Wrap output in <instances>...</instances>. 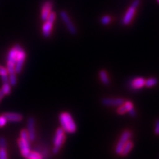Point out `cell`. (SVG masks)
<instances>
[{"mask_svg":"<svg viewBox=\"0 0 159 159\" xmlns=\"http://www.w3.org/2000/svg\"><path fill=\"white\" fill-rule=\"evenodd\" d=\"M155 134L156 135H159V120H157L156 122V126H155Z\"/></svg>","mask_w":159,"mask_h":159,"instance_id":"27","label":"cell"},{"mask_svg":"<svg viewBox=\"0 0 159 159\" xmlns=\"http://www.w3.org/2000/svg\"><path fill=\"white\" fill-rule=\"evenodd\" d=\"M55 19H56V13L54 11H52L42 26V33L45 38L50 36Z\"/></svg>","mask_w":159,"mask_h":159,"instance_id":"6","label":"cell"},{"mask_svg":"<svg viewBox=\"0 0 159 159\" xmlns=\"http://www.w3.org/2000/svg\"><path fill=\"white\" fill-rule=\"evenodd\" d=\"M158 83V80L157 79L152 77V78H149L147 80H145V86L147 87H152L156 85Z\"/></svg>","mask_w":159,"mask_h":159,"instance_id":"19","label":"cell"},{"mask_svg":"<svg viewBox=\"0 0 159 159\" xmlns=\"http://www.w3.org/2000/svg\"><path fill=\"white\" fill-rule=\"evenodd\" d=\"M132 136V134H131L130 131L129 130H125L124 133H123L121 138L119 139L118 143H117L116 147V154H121V152H122L123 147L124 145L126 144V142H128L129 139H130V137Z\"/></svg>","mask_w":159,"mask_h":159,"instance_id":"8","label":"cell"},{"mask_svg":"<svg viewBox=\"0 0 159 159\" xmlns=\"http://www.w3.org/2000/svg\"><path fill=\"white\" fill-rule=\"evenodd\" d=\"M145 85V80L143 77H136L133 79L130 82V88L138 90L143 88Z\"/></svg>","mask_w":159,"mask_h":159,"instance_id":"13","label":"cell"},{"mask_svg":"<svg viewBox=\"0 0 159 159\" xmlns=\"http://www.w3.org/2000/svg\"><path fill=\"white\" fill-rule=\"evenodd\" d=\"M3 115L7 119V122H20L23 119L22 115L20 114H16V113H5Z\"/></svg>","mask_w":159,"mask_h":159,"instance_id":"12","label":"cell"},{"mask_svg":"<svg viewBox=\"0 0 159 159\" xmlns=\"http://www.w3.org/2000/svg\"><path fill=\"white\" fill-rule=\"evenodd\" d=\"M140 3V0H134V1L131 3L130 7H129L128 10H127L126 13H125V14L122 18V25H129L131 22H132L133 19H134V18L135 16V14H136V10L139 7Z\"/></svg>","mask_w":159,"mask_h":159,"instance_id":"4","label":"cell"},{"mask_svg":"<svg viewBox=\"0 0 159 159\" xmlns=\"http://www.w3.org/2000/svg\"><path fill=\"white\" fill-rule=\"evenodd\" d=\"M60 17H61V20L63 21V22L65 24L67 30H68L69 33H71V35H75L77 33V30L76 27L74 24H73L72 21H71L70 17L68 13H66V11H62L60 13Z\"/></svg>","mask_w":159,"mask_h":159,"instance_id":"7","label":"cell"},{"mask_svg":"<svg viewBox=\"0 0 159 159\" xmlns=\"http://www.w3.org/2000/svg\"><path fill=\"white\" fill-rule=\"evenodd\" d=\"M7 119L5 118V116H4V115H1L0 116V128H3V127H5L6 124H7Z\"/></svg>","mask_w":159,"mask_h":159,"instance_id":"23","label":"cell"},{"mask_svg":"<svg viewBox=\"0 0 159 159\" xmlns=\"http://www.w3.org/2000/svg\"><path fill=\"white\" fill-rule=\"evenodd\" d=\"M156 1H157V2H158V3L159 4V0H156Z\"/></svg>","mask_w":159,"mask_h":159,"instance_id":"30","label":"cell"},{"mask_svg":"<svg viewBox=\"0 0 159 159\" xmlns=\"http://www.w3.org/2000/svg\"><path fill=\"white\" fill-rule=\"evenodd\" d=\"M30 139L27 134V130H21L20 132V139L18 140V144H19V149L21 150V156L25 158H27L30 152Z\"/></svg>","mask_w":159,"mask_h":159,"instance_id":"3","label":"cell"},{"mask_svg":"<svg viewBox=\"0 0 159 159\" xmlns=\"http://www.w3.org/2000/svg\"><path fill=\"white\" fill-rule=\"evenodd\" d=\"M124 105L126 108V110L130 114V116H136V111L134 110V105H133L132 102H130V101H126V102H124Z\"/></svg>","mask_w":159,"mask_h":159,"instance_id":"15","label":"cell"},{"mask_svg":"<svg viewBox=\"0 0 159 159\" xmlns=\"http://www.w3.org/2000/svg\"><path fill=\"white\" fill-rule=\"evenodd\" d=\"M99 77H100L101 81L104 85H108L110 83V80H109L108 75L105 70H101L99 71Z\"/></svg>","mask_w":159,"mask_h":159,"instance_id":"16","label":"cell"},{"mask_svg":"<svg viewBox=\"0 0 159 159\" xmlns=\"http://www.w3.org/2000/svg\"><path fill=\"white\" fill-rule=\"evenodd\" d=\"M26 59V52L19 44H16L10 49L7 55V71L8 75L19 74L22 70Z\"/></svg>","mask_w":159,"mask_h":159,"instance_id":"1","label":"cell"},{"mask_svg":"<svg viewBox=\"0 0 159 159\" xmlns=\"http://www.w3.org/2000/svg\"><path fill=\"white\" fill-rule=\"evenodd\" d=\"M53 7V2L51 0H47L44 2L43 3L42 6H41V19L43 21H45L47 19L49 15L50 14V13L52 10Z\"/></svg>","mask_w":159,"mask_h":159,"instance_id":"9","label":"cell"},{"mask_svg":"<svg viewBox=\"0 0 159 159\" xmlns=\"http://www.w3.org/2000/svg\"><path fill=\"white\" fill-rule=\"evenodd\" d=\"M2 90L4 94L5 95H9L11 93V85L9 83H3L2 87Z\"/></svg>","mask_w":159,"mask_h":159,"instance_id":"18","label":"cell"},{"mask_svg":"<svg viewBox=\"0 0 159 159\" xmlns=\"http://www.w3.org/2000/svg\"><path fill=\"white\" fill-rule=\"evenodd\" d=\"M5 95L4 94L3 91H2V89H0V102H1V100L3 99V97H5Z\"/></svg>","mask_w":159,"mask_h":159,"instance_id":"29","label":"cell"},{"mask_svg":"<svg viewBox=\"0 0 159 159\" xmlns=\"http://www.w3.org/2000/svg\"><path fill=\"white\" fill-rule=\"evenodd\" d=\"M27 159H43L41 153L36 151H30L28 156L26 158Z\"/></svg>","mask_w":159,"mask_h":159,"instance_id":"17","label":"cell"},{"mask_svg":"<svg viewBox=\"0 0 159 159\" xmlns=\"http://www.w3.org/2000/svg\"><path fill=\"white\" fill-rule=\"evenodd\" d=\"M126 112H128V111H127L126 108H125L124 104L120 105V106H119L118 109H117V113H118L119 114H124Z\"/></svg>","mask_w":159,"mask_h":159,"instance_id":"24","label":"cell"},{"mask_svg":"<svg viewBox=\"0 0 159 159\" xmlns=\"http://www.w3.org/2000/svg\"><path fill=\"white\" fill-rule=\"evenodd\" d=\"M111 21H112V19H111V17L108 15L103 16L101 18V20H100L101 23H102V25H109V24L111 22Z\"/></svg>","mask_w":159,"mask_h":159,"instance_id":"20","label":"cell"},{"mask_svg":"<svg viewBox=\"0 0 159 159\" xmlns=\"http://www.w3.org/2000/svg\"><path fill=\"white\" fill-rule=\"evenodd\" d=\"M133 147H134V143L131 142L130 140H128L126 142V144L124 145V147H123V149L120 155H122V156H127L130 152V150H132Z\"/></svg>","mask_w":159,"mask_h":159,"instance_id":"14","label":"cell"},{"mask_svg":"<svg viewBox=\"0 0 159 159\" xmlns=\"http://www.w3.org/2000/svg\"><path fill=\"white\" fill-rule=\"evenodd\" d=\"M27 134L30 142H33L35 139V119L33 117H29L27 119Z\"/></svg>","mask_w":159,"mask_h":159,"instance_id":"10","label":"cell"},{"mask_svg":"<svg viewBox=\"0 0 159 159\" xmlns=\"http://www.w3.org/2000/svg\"><path fill=\"white\" fill-rule=\"evenodd\" d=\"M102 102L106 106H120L124 104L125 101L122 98H105Z\"/></svg>","mask_w":159,"mask_h":159,"instance_id":"11","label":"cell"},{"mask_svg":"<svg viewBox=\"0 0 159 159\" xmlns=\"http://www.w3.org/2000/svg\"><path fill=\"white\" fill-rule=\"evenodd\" d=\"M59 120L61 125V128L65 132L69 134H73L77 130V125L70 114L67 112H63L60 114Z\"/></svg>","mask_w":159,"mask_h":159,"instance_id":"2","label":"cell"},{"mask_svg":"<svg viewBox=\"0 0 159 159\" xmlns=\"http://www.w3.org/2000/svg\"><path fill=\"white\" fill-rule=\"evenodd\" d=\"M9 78V83L12 86H15L17 84V78L16 75H8Z\"/></svg>","mask_w":159,"mask_h":159,"instance_id":"21","label":"cell"},{"mask_svg":"<svg viewBox=\"0 0 159 159\" xmlns=\"http://www.w3.org/2000/svg\"><path fill=\"white\" fill-rule=\"evenodd\" d=\"M65 131L62 128H58L55 132L54 139H53V143H54V148L52 150L53 153L57 154L59 152L65 142Z\"/></svg>","mask_w":159,"mask_h":159,"instance_id":"5","label":"cell"},{"mask_svg":"<svg viewBox=\"0 0 159 159\" xmlns=\"http://www.w3.org/2000/svg\"><path fill=\"white\" fill-rule=\"evenodd\" d=\"M0 159H8L6 148H0Z\"/></svg>","mask_w":159,"mask_h":159,"instance_id":"22","label":"cell"},{"mask_svg":"<svg viewBox=\"0 0 159 159\" xmlns=\"http://www.w3.org/2000/svg\"><path fill=\"white\" fill-rule=\"evenodd\" d=\"M0 148H7V142L4 137H0Z\"/></svg>","mask_w":159,"mask_h":159,"instance_id":"25","label":"cell"},{"mask_svg":"<svg viewBox=\"0 0 159 159\" xmlns=\"http://www.w3.org/2000/svg\"><path fill=\"white\" fill-rule=\"evenodd\" d=\"M1 77H2V81L3 83H9L8 75H5V76H1Z\"/></svg>","mask_w":159,"mask_h":159,"instance_id":"28","label":"cell"},{"mask_svg":"<svg viewBox=\"0 0 159 159\" xmlns=\"http://www.w3.org/2000/svg\"><path fill=\"white\" fill-rule=\"evenodd\" d=\"M5 75H8L7 69L0 66V76H5Z\"/></svg>","mask_w":159,"mask_h":159,"instance_id":"26","label":"cell"}]
</instances>
